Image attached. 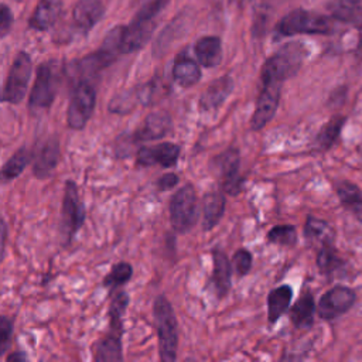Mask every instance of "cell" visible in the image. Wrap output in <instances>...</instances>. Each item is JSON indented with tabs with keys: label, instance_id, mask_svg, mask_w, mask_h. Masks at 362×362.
Instances as JSON below:
<instances>
[{
	"label": "cell",
	"instance_id": "20",
	"mask_svg": "<svg viewBox=\"0 0 362 362\" xmlns=\"http://www.w3.org/2000/svg\"><path fill=\"white\" fill-rule=\"evenodd\" d=\"M233 79L229 75H223L215 79L201 95L199 107L202 110H215L218 109L232 93Z\"/></svg>",
	"mask_w": 362,
	"mask_h": 362
},
{
	"label": "cell",
	"instance_id": "33",
	"mask_svg": "<svg viewBox=\"0 0 362 362\" xmlns=\"http://www.w3.org/2000/svg\"><path fill=\"white\" fill-rule=\"evenodd\" d=\"M266 240L272 245L294 246L297 242V229L294 225H290V223L276 225L269 229L266 235Z\"/></svg>",
	"mask_w": 362,
	"mask_h": 362
},
{
	"label": "cell",
	"instance_id": "8",
	"mask_svg": "<svg viewBox=\"0 0 362 362\" xmlns=\"http://www.w3.org/2000/svg\"><path fill=\"white\" fill-rule=\"evenodd\" d=\"M31 76V58L25 52H18L8 71L1 100L10 103H18L27 93L28 81Z\"/></svg>",
	"mask_w": 362,
	"mask_h": 362
},
{
	"label": "cell",
	"instance_id": "26",
	"mask_svg": "<svg viewBox=\"0 0 362 362\" xmlns=\"http://www.w3.org/2000/svg\"><path fill=\"white\" fill-rule=\"evenodd\" d=\"M95 362H123V348L119 335L112 332L98 339L93 345Z\"/></svg>",
	"mask_w": 362,
	"mask_h": 362
},
{
	"label": "cell",
	"instance_id": "13",
	"mask_svg": "<svg viewBox=\"0 0 362 362\" xmlns=\"http://www.w3.org/2000/svg\"><path fill=\"white\" fill-rule=\"evenodd\" d=\"M232 263L226 253L221 249L212 250V274L211 284L214 287L215 296L222 300L228 296L232 287Z\"/></svg>",
	"mask_w": 362,
	"mask_h": 362
},
{
	"label": "cell",
	"instance_id": "24",
	"mask_svg": "<svg viewBox=\"0 0 362 362\" xmlns=\"http://www.w3.org/2000/svg\"><path fill=\"white\" fill-rule=\"evenodd\" d=\"M61 0H40L28 20V25L33 30L45 31L55 24L61 14Z\"/></svg>",
	"mask_w": 362,
	"mask_h": 362
},
{
	"label": "cell",
	"instance_id": "41",
	"mask_svg": "<svg viewBox=\"0 0 362 362\" xmlns=\"http://www.w3.org/2000/svg\"><path fill=\"white\" fill-rule=\"evenodd\" d=\"M232 4H236V6H242L245 3V0H229Z\"/></svg>",
	"mask_w": 362,
	"mask_h": 362
},
{
	"label": "cell",
	"instance_id": "9",
	"mask_svg": "<svg viewBox=\"0 0 362 362\" xmlns=\"http://www.w3.org/2000/svg\"><path fill=\"white\" fill-rule=\"evenodd\" d=\"M96 102V93L93 86L82 81L76 85L66 112L68 126L74 130H81L90 119Z\"/></svg>",
	"mask_w": 362,
	"mask_h": 362
},
{
	"label": "cell",
	"instance_id": "38",
	"mask_svg": "<svg viewBox=\"0 0 362 362\" xmlns=\"http://www.w3.org/2000/svg\"><path fill=\"white\" fill-rule=\"evenodd\" d=\"M180 181V177L175 173H165L157 180V188L160 191H168L173 189Z\"/></svg>",
	"mask_w": 362,
	"mask_h": 362
},
{
	"label": "cell",
	"instance_id": "6",
	"mask_svg": "<svg viewBox=\"0 0 362 362\" xmlns=\"http://www.w3.org/2000/svg\"><path fill=\"white\" fill-rule=\"evenodd\" d=\"M354 288L337 284L321 294L317 303V315L324 321H334L346 314L356 303Z\"/></svg>",
	"mask_w": 362,
	"mask_h": 362
},
{
	"label": "cell",
	"instance_id": "2",
	"mask_svg": "<svg viewBox=\"0 0 362 362\" xmlns=\"http://www.w3.org/2000/svg\"><path fill=\"white\" fill-rule=\"evenodd\" d=\"M153 320L158 339L160 362H175L178 349V325L171 303L164 294L153 303Z\"/></svg>",
	"mask_w": 362,
	"mask_h": 362
},
{
	"label": "cell",
	"instance_id": "31",
	"mask_svg": "<svg viewBox=\"0 0 362 362\" xmlns=\"http://www.w3.org/2000/svg\"><path fill=\"white\" fill-rule=\"evenodd\" d=\"M31 157H33L31 153L25 147L18 148L0 168V180L10 181L17 178L28 165V163L31 161Z\"/></svg>",
	"mask_w": 362,
	"mask_h": 362
},
{
	"label": "cell",
	"instance_id": "1",
	"mask_svg": "<svg viewBox=\"0 0 362 362\" xmlns=\"http://www.w3.org/2000/svg\"><path fill=\"white\" fill-rule=\"evenodd\" d=\"M307 58V48L300 41H291L277 48L262 65L260 86L281 88V85L294 76Z\"/></svg>",
	"mask_w": 362,
	"mask_h": 362
},
{
	"label": "cell",
	"instance_id": "10",
	"mask_svg": "<svg viewBox=\"0 0 362 362\" xmlns=\"http://www.w3.org/2000/svg\"><path fill=\"white\" fill-rule=\"evenodd\" d=\"M57 75L51 64L40 65L30 93V109L41 110L49 107L57 93Z\"/></svg>",
	"mask_w": 362,
	"mask_h": 362
},
{
	"label": "cell",
	"instance_id": "30",
	"mask_svg": "<svg viewBox=\"0 0 362 362\" xmlns=\"http://www.w3.org/2000/svg\"><path fill=\"white\" fill-rule=\"evenodd\" d=\"M129 296L126 291L116 293L109 304V332L122 337L123 332V314L129 305Z\"/></svg>",
	"mask_w": 362,
	"mask_h": 362
},
{
	"label": "cell",
	"instance_id": "7",
	"mask_svg": "<svg viewBox=\"0 0 362 362\" xmlns=\"http://www.w3.org/2000/svg\"><path fill=\"white\" fill-rule=\"evenodd\" d=\"M221 180V188L225 194L236 197L242 192L243 177L240 175V153L236 147H229L212 160Z\"/></svg>",
	"mask_w": 362,
	"mask_h": 362
},
{
	"label": "cell",
	"instance_id": "22",
	"mask_svg": "<svg viewBox=\"0 0 362 362\" xmlns=\"http://www.w3.org/2000/svg\"><path fill=\"white\" fill-rule=\"evenodd\" d=\"M304 238L310 245H314L318 249L324 245L334 243L335 230L328 221L308 215L304 222Z\"/></svg>",
	"mask_w": 362,
	"mask_h": 362
},
{
	"label": "cell",
	"instance_id": "11",
	"mask_svg": "<svg viewBox=\"0 0 362 362\" xmlns=\"http://www.w3.org/2000/svg\"><path fill=\"white\" fill-rule=\"evenodd\" d=\"M281 88L273 86H260L255 110L250 117V129L253 132H259L274 117L277 107L280 105Z\"/></svg>",
	"mask_w": 362,
	"mask_h": 362
},
{
	"label": "cell",
	"instance_id": "32",
	"mask_svg": "<svg viewBox=\"0 0 362 362\" xmlns=\"http://www.w3.org/2000/svg\"><path fill=\"white\" fill-rule=\"evenodd\" d=\"M133 276V266L127 262H119L113 264L110 272L103 279V286L113 293L117 287L126 284Z\"/></svg>",
	"mask_w": 362,
	"mask_h": 362
},
{
	"label": "cell",
	"instance_id": "5",
	"mask_svg": "<svg viewBox=\"0 0 362 362\" xmlns=\"http://www.w3.org/2000/svg\"><path fill=\"white\" fill-rule=\"evenodd\" d=\"M170 221L174 232L185 233L197 222L198 202L197 192L192 184H185L178 188L170 199Z\"/></svg>",
	"mask_w": 362,
	"mask_h": 362
},
{
	"label": "cell",
	"instance_id": "4",
	"mask_svg": "<svg viewBox=\"0 0 362 362\" xmlns=\"http://www.w3.org/2000/svg\"><path fill=\"white\" fill-rule=\"evenodd\" d=\"M86 218L85 205L79 197L76 184L71 180L65 182L61 205L59 232L64 245H69L76 232L83 226Z\"/></svg>",
	"mask_w": 362,
	"mask_h": 362
},
{
	"label": "cell",
	"instance_id": "39",
	"mask_svg": "<svg viewBox=\"0 0 362 362\" xmlns=\"http://www.w3.org/2000/svg\"><path fill=\"white\" fill-rule=\"evenodd\" d=\"M6 240H7V225L0 216V263L4 257V250H6Z\"/></svg>",
	"mask_w": 362,
	"mask_h": 362
},
{
	"label": "cell",
	"instance_id": "12",
	"mask_svg": "<svg viewBox=\"0 0 362 362\" xmlns=\"http://www.w3.org/2000/svg\"><path fill=\"white\" fill-rule=\"evenodd\" d=\"M180 157V146L174 143H160L153 147H140L137 151L136 163L141 167H150L158 164L161 167H174Z\"/></svg>",
	"mask_w": 362,
	"mask_h": 362
},
{
	"label": "cell",
	"instance_id": "18",
	"mask_svg": "<svg viewBox=\"0 0 362 362\" xmlns=\"http://www.w3.org/2000/svg\"><path fill=\"white\" fill-rule=\"evenodd\" d=\"M327 10L334 21L362 28V0H331Z\"/></svg>",
	"mask_w": 362,
	"mask_h": 362
},
{
	"label": "cell",
	"instance_id": "25",
	"mask_svg": "<svg viewBox=\"0 0 362 362\" xmlns=\"http://www.w3.org/2000/svg\"><path fill=\"white\" fill-rule=\"evenodd\" d=\"M198 62L205 68H215L222 61V42L216 35L201 37L195 44Z\"/></svg>",
	"mask_w": 362,
	"mask_h": 362
},
{
	"label": "cell",
	"instance_id": "29",
	"mask_svg": "<svg viewBox=\"0 0 362 362\" xmlns=\"http://www.w3.org/2000/svg\"><path fill=\"white\" fill-rule=\"evenodd\" d=\"M345 122H346L345 116L335 115L320 127V130L315 136V144H317L318 150L327 151L337 143Z\"/></svg>",
	"mask_w": 362,
	"mask_h": 362
},
{
	"label": "cell",
	"instance_id": "35",
	"mask_svg": "<svg viewBox=\"0 0 362 362\" xmlns=\"http://www.w3.org/2000/svg\"><path fill=\"white\" fill-rule=\"evenodd\" d=\"M136 100H139V96H137V92H123V93H119L117 96H115L109 105V110L110 112H115V113H127L130 112L133 107H134V103Z\"/></svg>",
	"mask_w": 362,
	"mask_h": 362
},
{
	"label": "cell",
	"instance_id": "21",
	"mask_svg": "<svg viewBox=\"0 0 362 362\" xmlns=\"http://www.w3.org/2000/svg\"><path fill=\"white\" fill-rule=\"evenodd\" d=\"M105 14V6L100 0H79L74 10L72 17L75 25L82 31H89Z\"/></svg>",
	"mask_w": 362,
	"mask_h": 362
},
{
	"label": "cell",
	"instance_id": "37",
	"mask_svg": "<svg viewBox=\"0 0 362 362\" xmlns=\"http://www.w3.org/2000/svg\"><path fill=\"white\" fill-rule=\"evenodd\" d=\"M13 25V13L6 4H0V37L6 35Z\"/></svg>",
	"mask_w": 362,
	"mask_h": 362
},
{
	"label": "cell",
	"instance_id": "28",
	"mask_svg": "<svg viewBox=\"0 0 362 362\" xmlns=\"http://www.w3.org/2000/svg\"><path fill=\"white\" fill-rule=\"evenodd\" d=\"M173 76L175 82L184 88L195 85L201 78V68L199 65L191 59L189 57L180 55L174 62Z\"/></svg>",
	"mask_w": 362,
	"mask_h": 362
},
{
	"label": "cell",
	"instance_id": "19",
	"mask_svg": "<svg viewBox=\"0 0 362 362\" xmlns=\"http://www.w3.org/2000/svg\"><path fill=\"white\" fill-rule=\"evenodd\" d=\"M226 198L223 191H209L202 198V229L212 230L225 214Z\"/></svg>",
	"mask_w": 362,
	"mask_h": 362
},
{
	"label": "cell",
	"instance_id": "27",
	"mask_svg": "<svg viewBox=\"0 0 362 362\" xmlns=\"http://www.w3.org/2000/svg\"><path fill=\"white\" fill-rule=\"evenodd\" d=\"M315 264L318 272L325 276L327 279L335 276L342 269H345V260L341 257L337 247L332 245H324L317 249L315 255Z\"/></svg>",
	"mask_w": 362,
	"mask_h": 362
},
{
	"label": "cell",
	"instance_id": "23",
	"mask_svg": "<svg viewBox=\"0 0 362 362\" xmlns=\"http://www.w3.org/2000/svg\"><path fill=\"white\" fill-rule=\"evenodd\" d=\"M335 192L339 204L362 223V189L349 180H341L335 184Z\"/></svg>",
	"mask_w": 362,
	"mask_h": 362
},
{
	"label": "cell",
	"instance_id": "40",
	"mask_svg": "<svg viewBox=\"0 0 362 362\" xmlns=\"http://www.w3.org/2000/svg\"><path fill=\"white\" fill-rule=\"evenodd\" d=\"M6 362H28V356L24 351H14L8 354Z\"/></svg>",
	"mask_w": 362,
	"mask_h": 362
},
{
	"label": "cell",
	"instance_id": "36",
	"mask_svg": "<svg viewBox=\"0 0 362 362\" xmlns=\"http://www.w3.org/2000/svg\"><path fill=\"white\" fill-rule=\"evenodd\" d=\"M13 334V322L8 317L0 315V356L6 352Z\"/></svg>",
	"mask_w": 362,
	"mask_h": 362
},
{
	"label": "cell",
	"instance_id": "34",
	"mask_svg": "<svg viewBox=\"0 0 362 362\" xmlns=\"http://www.w3.org/2000/svg\"><path fill=\"white\" fill-rule=\"evenodd\" d=\"M230 263H232V269L235 270L238 277H245L252 270L253 255L250 253V250L240 247L233 253Z\"/></svg>",
	"mask_w": 362,
	"mask_h": 362
},
{
	"label": "cell",
	"instance_id": "14",
	"mask_svg": "<svg viewBox=\"0 0 362 362\" xmlns=\"http://www.w3.org/2000/svg\"><path fill=\"white\" fill-rule=\"evenodd\" d=\"M61 158L59 141L57 137L47 139L33 160V173L37 178H48L57 168Z\"/></svg>",
	"mask_w": 362,
	"mask_h": 362
},
{
	"label": "cell",
	"instance_id": "17",
	"mask_svg": "<svg viewBox=\"0 0 362 362\" xmlns=\"http://www.w3.org/2000/svg\"><path fill=\"white\" fill-rule=\"evenodd\" d=\"M293 300V288L288 284H280L272 288L267 294V322L270 327L288 313Z\"/></svg>",
	"mask_w": 362,
	"mask_h": 362
},
{
	"label": "cell",
	"instance_id": "15",
	"mask_svg": "<svg viewBox=\"0 0 362 362\" xmlns=\"http://www.w3.org/2000/svg\"><path fill=\"white\" fill-rule=\"evenodd\" d=\"M317 303L310 290H304L288 310V318L296 329H310L314 325Z\"/></svg>",
	"mask_w": 362,
	"mask_h": 362
},
{
	"label": "cell",
	"instance_id": "16",
	"mask_svg": "<svg viewBox=\"0 0 362 362\" xmlns=\"http://www.w3.org/2000/svg\"><path fill=\"white\" fill-rule=\"evenodd\" d=\"M173 129V122L165 112H153L146 119L143 126L134 133V141H148L163 139Z\"/></svg>",
	"mask_w": 362,
	"mask_h": 362
},
{
	"label": "cell",
	"instance_id": "3",
	"mask_svg": "<svg viewBox=\"0 0 362 362\" xmlns=\"http://www.w3.org/2000/svg\"><path fill=\"white\" fill-rule=\"evenodd\" d=\"M335 30L334 20L329 16L317 11L296 8L284 14L276 24V37H291L296 34L329 35Z\"/></svg>",
	"mask_w": 362,
	"mask_h": 362
}]
</instances>
